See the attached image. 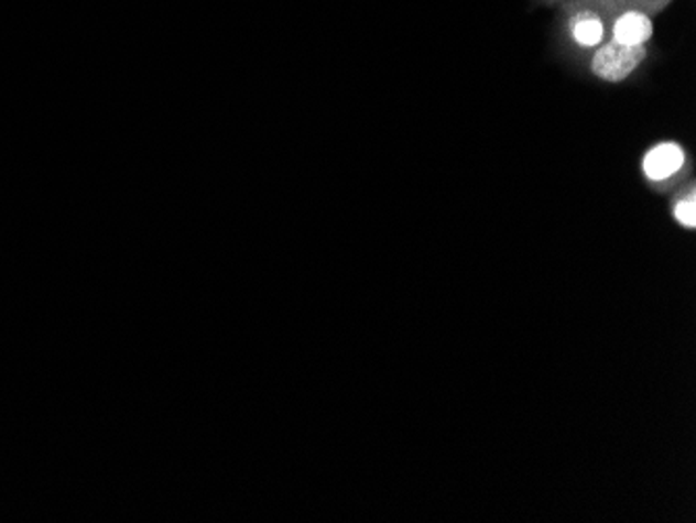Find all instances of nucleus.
Masks as SVG:
<instances>
[{"mask_svg":"<svg viewBox=\"0 0 696 523\" xmlns=\"http://www.w3.org/2000/svg\"><path fill=\"white\" fill-rule=\"evenodd\" d=\"M536 2H541V4H555V7H559L563 2H574V0H536Z\"/></svg>","mask_w":696,"mask_h":523,"instance_id":"nucleus-7","label":"nucleus"},{"mask_svg":"<svg viewBox=\"0 0 696 523\" xmlns=\"http://www.w3.org/2000/svg\"><path fill=\"white\" fill-rule=\"evenodd\" d=\"M674 217L677 219V224L686 226V228H695L696 226V193L695 188L690 186V190L686 196L677 198L676 205H674Z\"/></svg>","mask_w":696,"mask_h":523,"instance_id":"nucleus-5","label":"nucleus"},{"mask_svg":"<svg viewBox=\"0 0 696 523\" xmlns=\"http://www.w3.org/2000/svg\"><path fill=\"white\" fill-rule=\"evenodd\" d=\"M630 9H639V11H644V13H649L651 18H655L659 13H663L674 0H623Z\"/></svg>","mask_w":696,"mask_h":523,"instance_id":"nucleus-6","label":"nucleus"},{"mask_svg":"<svg viewBox=\"0 0 696 523\" xmlns=\"http://www.w3.org/2000/svg\"><path fill=\"white\" fill-rule=\"evenodd\" d=\"M686 165V151L676 142H661L642 161V172L649 182L665 184L676 177Z\"/></svg>","mask_w":696,"mask_h":523,"instance_id":"nucleus-3","label":"nucleus"},{"mask_svg":"<svg viewBox=\"0 0 696 523\" xmlns=\"http://www.w3.org/2000/svg\"><path fill=\"white\" fill-rule=\"evenodd\" d=\"M557 9L563 39L584 53H595L609 40L611 18L630 7L623 0H574L563 2Z\"/></svg>","mask_w":696,"mask_h":523,"instance_id":"nucleus-1","label":"nucleus"},{"mask_svg":"<svg viewBox=\"0 0 696 523\" xmlns=\"http://www.w3.org/2000/svg\"><path fill=\"white\" fill-rule=\"evenodd\" d=\"M649 51L644 44H619L616 40H605L599 48L592 53L590 69L597 78L609 84H619L630 78L646 58Z\"/></svg>","mask_w":696,"mask_h":523,"instance_id":"nucleus-2","label":"nucleus"},{"mask_svg":"<svg viewBox=\"0 0 696 523\" xmlns=\"http://www.w3.org/2000/svg\"><path fill=\"white\" fill-rule=\"evenodd\" d=\"M655 34V21L639 9H623L611 18L609 23V39L619 44H646Z\"/></svg>","mask_w":696,"mask_h":523,"instance_id":"nucleus-4","label":"nucleus"}]
</instances>
